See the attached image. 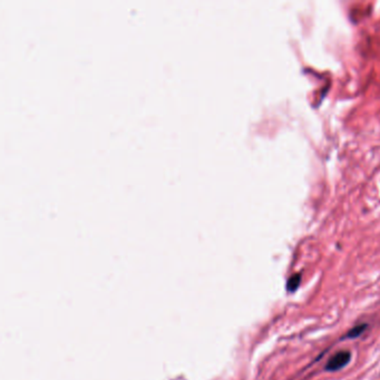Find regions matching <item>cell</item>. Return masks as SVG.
I'll list each match as a JSON object with an SVG mask.
<instances>
[{"instance_id": "6da1fadb", "label": "cell", "mask_w": 380, "mask_h": 380, "mask_svg": "<svg viewBox=\"0 0 380 380\" xmlns=\"http://www.w3.org/2000/svg\"><path fill=\"white\" fill-rule=\"evenodd\" d=\"M351 353L348 350H341L335 353L326 365L327 371H338L349 364Z\"/></svg>"}, {"instance_id": "7a4b0ae2", "label": "cell", "mask_w": 380, "mask_h": 380, "mask_svg": "<svg viewBox=\"0 0 380 380\" xmlns=\"http://www.w3.org/2000/svg\"><path fill=\"white\" fill-rule=\"evenodd\" d=\"M366 329H367V324L358 325L356 327H353L352 329H350L348 332H347L346 336L344 337V339H355V338H358L359 336L363 335V333L366 331Z\"/></svg>"}, {"instance_id": "3957f363", "label": "cell", "mask_w": 380, "mask_h": 380, "mask_svg": "<svg viewBox=\"0 0 380 380\" xmlns=\"http://www.w3.org/2000/svg\"><path fill=\"white\" fill-rule=\"evenodd\" d=\"M300 283H301V274L300 273L293 274V276L290 277L289 280H288L287 290L289 292H294L299 288Z\"/></svg>"}]
</instances>
